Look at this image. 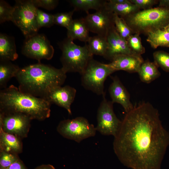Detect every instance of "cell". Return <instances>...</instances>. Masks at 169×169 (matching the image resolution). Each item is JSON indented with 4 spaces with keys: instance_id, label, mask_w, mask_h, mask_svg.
<instances>
[{
    "instance_id": "obj_1",
    "label": "cell",
    "mask_w": 169,
    "mask_h": 169,
    "mask_svg": "<svg viewBox=\"0 0 169 169\" xmlns=\"http://www.w3.org/2000/svg\"><path fill=\"white\" fill-rule=\"evenodd\" d=\"M169 135L158 110L149 102L126 113L114 136V152L125 166L132 169H160Z\"/></svg>"
},
{
    "instance_id": "obj_2",
    "label": "cell",
    "mask_w": 169,
    "mask_h": 169,
    "mask_svg": "<svg viewBox=\"0 0 169 169\" xmlns=\"http://www.w3.org/2000/svg\"><path fill=\"white\" fill-rule=\"evenodd\" d=\"M15 78L20 91L44 98L53 88L62 86L67 76L62 68L38 63L20 68Z\"/></svg>"
},
{
    "instance_id": "obj_3",
    "label": "cell",
    "mask_w": 169,
    "mask_h": 169,
    "mask_svg": "<svg viewBox=\"0 0 169 169\" xmlns=\"http://www.w3.org/2000/svg\"><path fill=\"white\" fill-rule=\"evenodd\" d=\"M51 105L45 99L23 92L13 85L0 90V112L20 113L32 120L42 121L50 117Z\"/></svg>"
},
{
    "instance_id": "obj_4",
    "label": "cell",
    "mask_w": 169,
    "mask_h": 169,
    "mask_svg": "<svg viewBox=\"0 0 169 169\" xmlns=\"http://www.w3.org/2000/svg\"><path fill=\"white\" fill-rule=\"evenodd\" d=\"M133 33L147 34L162 29L169 23V8L158 7L143 10L122 18Z\"/></svg>"
},
{
    "instance_id": "obj_5",
    "label": "cell",
    "mask_w": 169,
    "mask_h": 169,
    "mask_svg": "<svg viewBox=\"0 0 169 169\" xmlns=\"http://www.w3.org/2000/svg\"><path fill=\"white\" fill-rule=\"evenodd\" d=\"M73 41L67 38L60 44L62 51L60 59L61 68L66 73L76 72L81 74L93 55L87 44L81 46Z\"/></svg>"
},
{
    "instance_id": "obj_6",
    "label": "cell",
    "mask_w": 169,
    "mask_h": 169,
    "mask_svg": "<svg viewBox=\"0 0 169 169\" xmlns=\"http://www.w3.org/2000/svg\"><path fill=\"white\" fill-rule=\"evenodd\" d=\"M115 72L107 64L102 63L92 59L81 74V84L86 90L103 96L105 95V81Z\"/></svg>"
},
{
    "instance_id": "obj_7",
    "label": "cell",
    "mask_w": 169,
    "mask_h": 169,
    "mask_svg": "<svg viewBox=\"0 0 169 169\" xmlns=\"http://www.w3.org/2000/svg\"><path fill=\"white\" fill-rule=\"evenodd\" d=\"M16 3L11 21L26 38L37 34L39 28L36 19L38 8L31 0H17Z\"/></svg>"
},
{
    "instance_id": "obj_8",
    "label": "cell",
    "mask_w": 169,
    "mask_h": 169,
    "mask_svg": "<svg viewBox=\"0 0 169 169\" xmlns=\"http://www.w3.org/2000/svg\"><path fill=\"white\" fill-rule=\"evenodd\" d=\"M57 131L64 137L78 143L94 136L97 131L94 125L83 117L61 121L57 126Z\"/></svg>"
},
{
    "instance_id": "obj_9",
    "label": "cell",
    "mask_w": 169,
    "mask_h": 169,
    "mask_svg": "<svg viewBox=\"0 0 169 169\" xmlns=\"http://www.w3.org/2000/svg\"><path fill=\"white\" fill-rule=\"evenodd\" d=\"M100 103L97 112V131L104 135H112L114 137L116 134L120 126L121 121L117 117L113 108V104L108 100L105 95Z\"/></svg>"
},
{
    "instance_id": "obj_10",
    "label": "cell",
    "mask_w": 169,
    "mask_h": 169,
    "mask_svg": "<svg viewBox=\"0 0 169 169\" xmlns=\"http://www.w3.org/2000/svg\"><path fill=\"white\" fill-rule=\"evenodd\" d=\"M32 120L20 113L0 112V128L22 140L27 137Z\"/></svg>"
},
{
    "instance_id": "obj_11",
    "label": "cell",
    "mask_w": 169,
    "mask_h": 169,
    "mask_svg": "<svg viewBox=\"0 0 169 169\" xmlns=\"http://www.w3.org/2000/svg\"><path fill=\"white\" fill-rule=\"evenodd\" d=\"M22 53L26 57L40 62L42 59H51L54 49L44 35L37 33L26 38Z\"/></svg>"
},
{
    "instance_id": "obj_12",
    "label": "cell",
    "mask_w": 169,
    "mask_h": 169,
    "mask_svg": "<svg viewBox=\"0 0 169 169\" xmlns=\"http://www.w3.org/2000/svg\"><path fill=\"white\" fill-rule=\"evenodd\" d=\"M114 15L105 5L94 13L87 14L84 19L89 31L106 37L109 31L115 26Z\"/></svg>"
},
{
    "instance_id": "obj_13",
    "label": "cell",
    "mask_w": 169,
    "mask_h": 169,
    "mask_svg": "<svg viewBox=\"0 0 169 169\" xmlns=\"http://www.w3.org/2000/svg\"><path fill=\"white\" fill-rule=\"evenodd\" d=\"M76 93V90L69 85L58 86L51 90L43 99L51 104H54L64 108L71 115V106Z\"/></svg>"
},
{
    "instance_id": "obj_14",
    "label": "cell",
    "mask_w": 169,
    "mask_h": 169,
    "mask_svg": "<svg viewBox=\"0 0 169 169\" xmlns=\"http://www.w3.org/2000/svg\"><path fill=\"white\" fill-rule=\"evenodd\" d=\"M108 48L104 58L111 60L121 54L135 55L129 47L127 40L122 37L116 31L115 26L109 31L107 36Z\"/></svg>"
},
{
    "instance_id": "obj_15",
    "label": "cell",
    "mask_w": 169,
    "mask_h": 169,
    "mask_svg": "<svg viewBox=\"0 0 169 169\" xmlns=\"http://www.w3.org/2000/svg\"><path fill=\"white\" fill-rule=\"evenodd\" d=\"M112 79V81L109 88L111 101L113 104H120L127 113L134 107L130 101L129 94L117 76Z\"/></svg>"
},
{
    "instance_id": "obj_16",
    "label": "cell",
    "mask_w": 169,
    "mask_h": 169,
    "mask_svg": "<svg viewBox=\"0 0 169 169\" xmlns=\"http://www.w3.org/2000/svg\"><path fill=\"white\" fill-rule=\"evenodd\" d=\"M144 61L141 55L121 54L115 57L107 64L115 71L122 70L130 73H137Z\"/></svg>"
},
{
    "instance_id": "obj_17",
    "label": "cell",
    "mask_w": 169,
    "mask_h": 169,
    "mask_svg": "<svg viewBox=\"0 0 169 169\" xmlns=\"http://www.w3.org/2000/svg\"><path fill=\"white\" fill-rule=\"evenodd\" d=\"M22 139L0 128V151L18 155L23 151Z\"/></svg>"
},
{
    "instance_id": "obj_18",
    "label": "cell",
    "mask_w": 169,
    "mask_h": 169,
    "mask_svg": "<svg viewBox=\"0 0 169 169\" xmlns=\"http://www.w3.org/2000/svg\"><path fill=\"white\" fill-rule=\"evenodd\" d=\"M67 29V38L73 41L78 39L86 43L90 37L84 18L73 20Z\"/></svg>"
},
{
    "instance_id": "obj_19",
    "label": "cell",
    "mask_w": 169,
    "mask_h": 169,
    "mask_svg": "<svg viewBox=\"0 0 169 169\" xmlns=\"http://www.w3.org/2000/svg\"><path fill=\"white\" fill-rule=\"evenodd\" d=\"M18 57L13 39L3 34H0V60L13 61Z\"/></svg>"
},
{
    "instance_id": "obj_20",
    "label": "cell",
    "mask_w": 169,
    "mask_h": 169,
    "mask_svg": "<svg viewBox=\"0 0 169 169\" xmlns=\"http://www.w3.org/2000/svg\"><path fill=\"white\" fill-rule=\"evenodd\" d=\"M157 67L154 62L147 60L144 61L137 72L141 81L148 84L158 78L161 74Z\"/></svg>"
},
{
    "instance_id": "obj_21",
    "label": "cell",
    "mask_w": 169,
    "mask_h": 169,
    "mask_svg": "<svg viewBox=\"0 0 169 169\" xmlns=\"http://www.w3.org/2000/svg\"><path fill=\"white\" fill-rule=\"evenodd\" d=\"M20 69L11 61L0 60V90L7 87L8 81L13 77H15Z\"/></svg>"
},
{
    "instance_id": "obj_22",
    "label": "cell",
    "mask_w": 169,
    "mask_h": 169,
    "mask_svg": "<svg viewBox=\"0 0 169 169\" xmlns=\"http://www.w3.org/2000/svg\"><path fill=\"white\" fill-rule=\"evenodd\" d=\"M147 41L151 47L156 49L158 47H169V32L158 29L149 32L147 34Z\"/></svg>"
},
{
    "instance_id": "obj_23",
    "label": "cell",
    "mask_w": 169,
    "mask_h": 169,
    "mask_svg": "<svg viewBox=\"0 0 169 169\" xmlns=\"http://www.w3.org/2000/svg\"><path fill=\"white\" fill-rule=\"evenodd\" d=\"M106 7L114 14L121 18H124L140 10L136 5L131 3L129 0L123 3L113 4L107 1Z\"/></svg>"
},
{
    "instance_id": "obj_24",
    "label": "cell",
    "mask_w": 169,
    "mask_h": 169,
    "mask_svg": "<svg viewBox=\"0 0 169 169\" xmlns=\"http://www.w3.org/2000/svg\"><path fill=\"white\" fill-rule=\"evenodd\" d=\"M88 43L89 50L93 55L104 57L108 48L106 37L98 35L90 37Z\"/></svg>"
},
{
    "instance_id": "obj_25",
    "label": "cell",
    "mask_w": 169,
    "mask_h": 169,
    "mask_svg": "<svg viewBox=\"0 0 169 169\" xmlns=\"http://www.w3.org/2000/svg\"><path fill=\"white\" fill-rule=\"evenodd\" d=\"M69 1L76 11L83 10L87 14L90 9L97 11L103 8L107 2L102 0H71Z\"/></svg>"
},
{
    "instance_id": "obj_26",
    "label": "cell",
    "mask_w": 169,
    "mask_h": 169,
    "mask_svg": "<svg viewBox=\"0 0 169 169\" xmlns=\"http://www.w3.org/2000/svg\"><path fill=\"white\" fill-rule=\"evenodd\" d=\"M114 22L116 31L122 37L126 40L133 34L132 31L124 20L115 14L114 15Z\"/></svg>"
},
{
    "instance_id": "obj_27",
    "label": "cell",
    "mask_w": 169,
    "mask_h": 169,
    "mask_svg": "<svg viewBox=\"0 0 169 169\" xmlns=\"http://www.w3.org/2000/svg\"><path fill=\"white\" fill-rule=\"evenodd\" d=\"M154 62L157 67L169 72V54L162 51H157L153 54Z\"/></svg>"
},
{
    "instance_id": "obj_28",
    "label": "cell",
    "mask_w": 169,
    "mask_h": 169,
    "mask_svg": "<svg viewBox=\"0 0 169 169\" xmlns=\"http://www.w3.org/2000/svg\"><path fill=\"white\" fill-rule=\"evenodd\" d=\"M140 34L135 33L127 39L128 45L131 49L136 54L141 55L145 52V49L142 44Z\"/></svg>"
},
{
    "instance_id": "obj_29",
    "label": "cell",
    "mask_w": 169,
    "mask_h": 169,
    "mask_svg": "<svg viewBox=\"0 0 169 169\" xmlns=\"http://www.w3.org/2000/svg\"><path fill=\"white\" fill-rule=\"evenodd\" d=\"M75 11L74 9L68 12L59 13L54 15V24L67 29L74 20L72 16Z\"/></svg>"
},
{
    "instance_id": "obj_30",
    "label": "cell",
    "mask_w": 169,
    "mask_h": 169,
    "mask_svg": "<svg viewBox=\"0 0 169 169\" xmlns=\"http://www.w3.org/2000/svg\"><path fill=\"white\" fill-rule=\"evenodd\" d=\"M36 19L39 28L50 27L54 24V15L45 13L38 9L37 10Z\"/></svg>"
},
{
    "instance_id": "obj_31",
    "label": "cell",
    "mask_w": 169,
    "mask_h": 169,
    "mask_svg": "<svg viewBox=\"0 0 169 169\" xmlns=\"http://www.w3.org/2000/svg\"><path fill=\"white\" fill-rule=\"evenodd\" d=\"M14 7L10 6L3 0L0 1V22L12 21Z\"/></svg>"
},
{
    "instance_id": "obj_32",
    "label": "cell",
    "mask_w": 169,
    "mask_h": 169,
    "mask_svg": "<svg viewBox=\"0 0 169 169\" xmlns=\"http://www.w3.org/2000/svg\"><path fill=\"white\" fill-rule=\"evenodd\" d=\"M19 159L18 155L0 151V169L8 167Z\"/></svg>"
},
{
    "instance_id": "obj_33",
    "label": "cell",
    "mask_w": 169,
    "mask_h": 169,
    "mask_svg": "<svg viewBox=\"0 0 169 169\" xmlns=\"http://www.w3.org/2000/svg\"><path fill=\"white\" fill-rule=\"evenodd\" d=\"M33 4L37 8L41 7L48 10L54 9L58 3V1L55 0H32Z\"/></svg>"
},
{
    "instance_id": "obj_34",
    "label": "cell",
    "mask_w": 169,
    "mask_h": 169,
    "mask_svg": "<svg viewBox=\"0 0 169 169\" xmlns=\"http://www.w3.org/2000/svg\"><path fill=\"white\" fill-rule=\"evenodd\" d=\"M130 1L136 5L140 9L146 10L152 8V7L158 2L155 0H130Z\"/></svg>"
},
{
    "instance_id": "obj_35",
    "label": "cell",
    "mask_w": 169,
    "mask_h": 169,
    "mask_svg": "<svg viewBox=\"0 0 169 169\" xmlns=\"http://www.w3.org/2000/svg\"><path fill=\"white\" fill-rule=\"evenodd\" d=\"M3 169H28L19 159L7 168Z\"/></svg>"
},
{
    "instance_id": "obj_36",
    "label": "cell",
    "mask_w": 169,
    "mask_h": 169,
    "mask_svg": "<svg viewBox=\"0 0 169 169\" xmlns=\"http://www.w3.org/2000/svg\"><path fill=\"white\" fill-rule=\"evenodd\" d=\"M158 1L159 7L169 8V0H160Z\"/></svg>"
},
{
    "instance_id": "obj_37",
    "label": "cell",
    "mask_w": 169,
    "mask_h": 169,
    "mask_svg": "<svg viewBox=\"0 0 169 169\" xmlns=\"http://www.w3.org/2000/svg\"><path fill=\"white\" fill-rule=\"evenodd\" d=\"M35 169H55L54 167L50 164L42 165L38 166Z\"/></svg>"
},
{
    "instance_id": "obj_38",
    "label": "cell",
    "mask_w": 169,
    "mask_h": 169,
    "mask_svg": "<svg viewBox=\"0 0 169 169\" xmlns=\"http://www.w3.org/2000/svg\"><path fill=\"white\" fill-rule=\"evenodd\" d=\"M128 1V0H110L108 1L111 4H118L125 3Z\"/></svg>"
},
{
    "instance_id": "obj_39",
    "label": "cell",
    "mask_w": 169,
    "mask_h": 169,
    "mask_svg": "<svg viewBox=\"0 0 169 169\" xmlns=\"http://www.w3.org/2000/svg\"><path fill=\"white\" fill-rule=\"evenodd\" d=\"M162 29L169 32V23Z\"/></svg>"
}]
</instances>
